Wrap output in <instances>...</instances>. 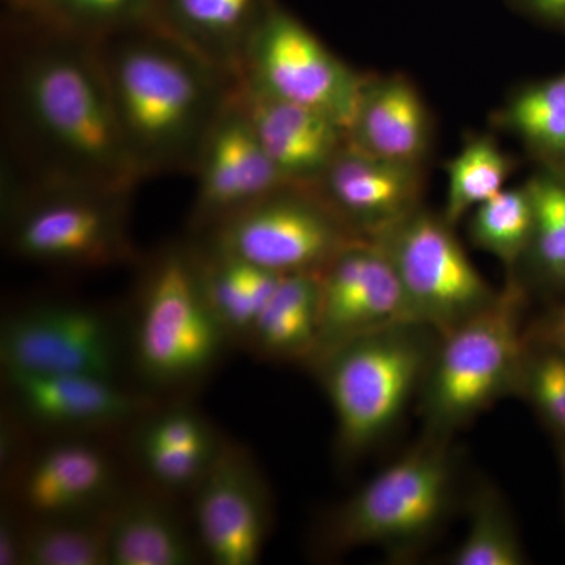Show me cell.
<instances>
[{"mask_svg": "<svg viewBox=\"0 0 565 565\" xmlns=\"http://www.w3.org/2000/svg\"><path fill=\"white\" fill-rule=\"evenodd\" d=\"M7 55V172L36 181L136 189L143 178L122 139L96 43L17 17Z\"/></svg>", "mask_w": 565, "mask_h": 565, "instance_id": "1", "label": "cell"}, {"mask_svg": "<svg viewBox=\"0 0 565 565\" xmlns=\"http://www.w3.org/2000/svg\"><path fill=\"white\" fill-rule=\"evenodd\" d=\"M96 50L122 139L141 178L192 174L237 79L150 22L99 41Z\"/></svg>", "mask_w": 565, "mask_h": 565, "instance_id": "2", "label": "cell"}, {"mask_svg": "<svg viewBox=\"0 0 565 565\" xmlns=\"http://www.w3.org/2000/svg\"><path fill=\"white\" fill-rule=\"evenodd\" d=\"M459 462L451 437L424 434L415 448L390 463L326 515L323 553L381 548L396 559L423 552L455 509Z\"/></svg>", "mask_w": 565, "mask_h": 565, "instance_id": "3", "label": "cell"}, {"mask_svg": "<svg viewBox=\"0 0 565 565\" xmlns=\"http://www.w3.org/2000/svg\"><path fill=\"white\" fill-rule=\"evenodd\" d=\"M232 338L212 310L193 244H170L151 256L137 289L129 355L154 392L203 381Z\"/></svg>", "mask_w": 565, "mask_h": 565, "instance_id": "4", "label": "cell"}, {"mask_svg": "<svg viewBox=\"0 0 565 565\" xmlns=\"http://www.w3.org/2000/svg\"><path fill=\"white\" fill-rule=\"evenodd\" d=\"M438 341L440 334L423 323H401L348 341L311 364L332 404L344 463L370 452L403 419Z\"/></svg>", "mask_w": 565, "mask_h": 565, "instance_id": "5", "label": "cell"}, {"mask_svg": "<svg viewBox=\"0 0 565 565\" xmlns=\"http://www.w3.org/2000/svg\"><path fill=\"white\" fill-rule=\"evenodd\" d=\"M131 189L25 180L7 172L2 210L7 244L43 266L99 269L134 258Z\"/></svg>", "mask_w": 565, "mask_h": 565, "instance_id": "6", "label": "cell"}, {"mask_svg": "<svg viewBox=\"0 0 565 565\" xmlns=\"http://www.w3.org/2000/svg\"><path fill=\"white\" fill-rule=\"evenodd\" d=\"M523 291L509 281L490 307L440 337L419 392L424 434L451 437L498 399L519 394L530 345Z\"/></svg>", "mask_w": 565, "mask_h": 565, "instance_id": "7", "label": "cell"}, {"mask_svg": "<svg viewBox=\"0 0 565 565\" xmlns=\"http://www.w3.org/2000/svg\"><path fill=\"white\" fill-rule=\"evenodd\" d=\"M371 241L392 262L416 321L440 337L500 296L468 258L444 215L419 207Z\"/></svg>", "mask_w": 565, "mask_h": 565, "instance_id": "8", "label": "cell"}, {"mask_svg": "<svg viewBox=\"0 0 565 565\" xmlns=\"http://www.w3.org/2000/svg\"><path fill=\"white\" fill-rule=\"evenodd\" d=\"M200 236L278 275L322 273L349 245L367 239L313 191L299 188L275 192Z\"/></svg>", "mask_w": 565, "mask_h": 565, "instance_id": "9", "label": "cell"}, {"mask_svg": "<svg viewBox=\"0 0 565 565\" xmlns=\"http://www.w3.org/2000/svg\"><path fill=\"white\" fill-rule=\"evenodd\" d=\"M363 77L277 0L237 79L264 95L321 111L348 131Z\"/></svg>", "mask_w": 565, "mask_h": 565, "instance_id": "10", "label": "cell"}, {"mask_svg": "<svg viewBox=\"0 0 565 565\" xmlns=\"http://www.w3.org/2000/svg\"><path fill=\"white\" fill-rule=\"evenodd\" d=\"M122 360L125 343L114 319L88 305H29L7 316L0 329L2 371L118 379Z\"/></svg>", "mask_w": 565, "mask_h": 565, "instance_id": "11", "label": "cell"}, {"mask_svg": "<svg viewBox=\"0 0 565 565\" xmlns=\"http://www.w3.org/2000/svg\"><path fill=\"white\" fill-rule=\"evenodd\" d=\"M192 493L193 525L204 557L215 565L258 564L273 525V508L250 452L223 440Z\"/></svg>", "mask_w": 565, "mask_h": 565, "instance_id": "12", "label": "cell"}, {"mask_svg": "<svg viewBox=\"0 0 565 565\" xmlns=\"http://www.w3.org/2000/svg\"><path fill=\"white\" fill-rule=\"evenodd\" d=\"M192 174L196 191L189 223L199 236L259 200L292 188L259 143L237 102L234 85L204 140Z\"/></svg>", "mask_w": 565, "mask_h": 565, "instance_id": "13", "label": "cell"}, {"mask_svg": "<svg viewBox=\"0 0 565 565\" xmlns=\"http://www.w3.org/2000/svg\"><path fill=\"white\" fill-rule=\"evenodd\" d=\"M401 323L419 322L392 262L374 241H356L321 273L318 344L308 364L348 341Z\"/></svg>", "mask_w": 565, "mask_h": 565, "instance_id": "14", "label": "cell"}, {"mask_svg": "<svg viewBox=\"0 0 565 565\" xmlns=\"http://www.w3.org/2000/svg\"><path fill=\"white\" fill-rule=\"evenodd\" d=\"M3 385L17 418L54 433L120 429L159 407L150 394L131 392L118 379L102 375L3 371Z\"/></svg>", "mask_w": 565, "mask_h": 565, "instance_id": "15", "label": "cell"}, {"mask_svg": "<svg viewBox=\"0 0 565 565\" xmlns=\"http://www.w3.org/2000/svg\"><path fill=\"white\" fill-rule=\"evenodd\" d=\"M17 467L11 493L28 519L90 514L121 497L114 457L92 441H55Z\"/></svg>", "mask_w": 565, "mask_h": 565, "instance_id": "16", "label": "cell"}, {"mask_svg": "<svg viewBox=\"0 0 565 565\" xmlns=\"http://www.w3.org/2000/svg\"><path fill=\"white\" fill-rule=\"evenodd\" d=\"M310 191L352 230L373 239L419 210L422 166L390 161L345 143Z\"/></svg>", "mask_w": 565, "mask_h": 565, "instance_id": "17", "label": "cell"}, {"mask_svg": "<svg viewBox=\"0 0 565 565\" xmlns=\"http://www.w3.org/2000/svg\"><path fill=\"white\" fill-rule=\"evenodd\" d=\"M259 143L292 188L311 189L348 143V131L321 111L281 102L234 82Z\"/></svg>", "mask_w": 565, "mask_h": 565, "instance_id": "18", "label": "cell"}, {"mask_svg": "<svg viewBox=\"0 0 565 565\" xmlns=\"http://www.w3.org/2000/svg\"><path fill=\"white\" fill-rule=\"evenodd\" d=\"M277 0H156L150 24L237 79L245 55Z\"/></svg>", "mask_w": 565, "mask_h": 565, "instance_id": "19", "label": "cell"}, {"mask_svg": "<svg viewBox=\"0 0 565 565\" xmlns=\"http://www.w3.org/2000/svg\"><path fill=\"white\" fill-rule=\"evenodd\" d=\"M430 132L429 110L411 79L401 74L363 77L349 145L390 161L422 166Z\"/></svg>", "mask_w": 565, "mask_h": 565, "instance_id": "20", "label": "cell"}, {"mask_svg": "<svg viewBox=\"0 0 565 565\" xmlns=\"http://www.w3.org/2000/svg\"><path fill=\"white\" fill-rule=\"evenodd\" d=\"M203 556L199 537L167 501L121 493L111 505L110 565H192Z\"/></svg>", "mask_w": 565, "mask_h": 565, "instance_id": "21", "label": "cell"}, {"mask_svg": "<svg viewBox=\"0 0 565 565\" xmlns=\"http://www.w3.org/2000/svg\"><path fill=\"white\" fill-rule=\"evenodd\" d=\"M319 316L321 273L281 275L245 345L266 359L310 363L318 344Z\"/></svg>", "mask_w": 565, "mask_h": 565, "instance_id": "22", "label": "cell"}, {"mask_svg": "<svg viewBox=\"0 0 565 565\" xmlns=\"http://www.w3.org/2000/svg\"><path fill=\"white\" fill-rule=\"evenodd\" d=\"M193 247L212 310L232 341L247 343L253 323L273 296L281 275L253 266L206 243H193Z\"/></svg>", "mask_w": 565, "mask_h": 565, "instance_id": "23", "label": "cell"}, {"mask_svg": "<svg viewBox=\"0 0 565 565\" xmlns=\"http://www.w3.org/2000/svg\"><path fill=\"white\" fill-rule=\"evenodd\" d=\"M111 505L90 514L28 519L21 565H110Z\"/></svg>", "mask_w": 565, "mask_h": 565, "instance_id": "24", "label": "cell"}, {"mask_svg": "<svg viewBox=\"0 0 565 565\" xmlns=\"http://www.w3.org/2000/svg\"><path fill=\"white\" fill-rule=\"evenodd\" d=\"M498 125L544 166L565 167V71L511 93Z\"/></svg>", "mask_w": 565, "mask_h": 565, "instance_id": "25", "label": "cell"}, {"mask_svg": "<svg viewBox=\"0 0 565 565\" xmlns=\"http://www.w3.org/2000/svg\"><path fill=\"white\" fill-rule=\"evenodd\" d=\"M156 0H33L14 17L71 39L99 43L151 21Z\"/></svg>", "mask_w": 565, "mask_h": 565, "instance_id": "26", "label": "cell"}, {"mask_svg": "<svg viewBox=\"0 0 565 565\" xmlns=\"http://www.w3.org/2000/svg\"><path fill=\"white\" fill-rule=\"evenodd\" d=\"M452 565H522L525 550L511 511L494 487L481 482L468 503L465 537L448 557Z\"/></svg>", "mask_w": 565, "mask_h": 565, "instance_id": "27", "label": "cell"}, {"mask_svg": "<svg viewBox=\"0 0 565 565\" xmlns=\"http://www.w3.org/2000/svg\"><path fill=\"white\" fill-rule=\"evenodd\" d=\"M512 172L508 152L489 136H475L446 166L448 189L444 217L455 226L465 215L505 189Z\"/></svg>", "mask_w": 565, "mask_h": 565, "instance_id": "28", "label": "cell"}, {"mask_svg": "<svg viewBox=\"0 0 565 565\" xmlns=\"http://www.w3.org/2000/svg\"><path fill=\"white\" fill-rule=\"evenodd\" d=\"M534 210L530 192L522 188H505L470 214L468 233L471 243L508 269L525 262L533 243Z\"/></svg>", "mask_w": 565, "mask_h": 565, "instance_id": "29", "label": "cell"}, {"mask_svg": "<svg viewBox=\"0 0 565 565\" xmlns=\"http://www.w3.org/2000/svg\"><path fill=\"white\" fill-rule=\"evenodd\" d=\"M525 185L534 210L526 259L545 286L565 289V167L544 166Z\"/></svg>", "mask_w": 565, "mask_h": 565, "instance_id": "30", "label": "cell"}, {"mask_svg": "<svg viewBox=\"0 0 565 565\" xmlns=\"http://www.w3.org/2000/svg\"><path fill=\"white\" fill-rule=\"evenodd\" d=\"M210 423L191 407L156 408L141 419L136 446L214 455L222 445Z\"/></svg>", "mask_w": 565, "mask_h": 565, "instance_id": "31", "label": "cell"}, {"mask_svg": "<svg viewBox=\"0 0 565 565\" xmlns=\"http://www.w3.org/2000/svg\"><path fill=\"white\" fill-rule=\"evenodd\" d=\"M519 396H525L565 441V352L530 348Z\"/></svg>", "mask_w": 565, "mask_h": 565, "instance_id": "32", "label": "cell"}, {"mask_svg": "<svg viewBox=\"0 0 565 565\" xmlns=\"http://www.w3.org/2000/svg\"><path fill=\"white\" fill-rule=\"evenodd\" d=\"M215 455L217 452L206 455V452L137 446V456L145 475L152 484L167 493L193 492L206 475Z\"/></svg>", "mask_w": 565, "mask_h": 565, "instance_id": "33", "label": "cell"}, {"mask_svg": "<svg viewBox=\"0 0 565 565\" xmlns=\"http://www.w3.org/2000/svg\"><path fill=\"white\" fill-rule=\"evenodd\" d=\"M530 348L565 352V303L526 327Z\"/></svg>", "mask_w": 565, "mask_h": 565, "instance_id": "34", "label": "cell"}, {"mask_svg": "<svg viewBox=\"0 0 565 565\" xmlns=\"http://www.w3.org/2000/svg\"><path fill=\"white\" fill-rule=\"evenodd\" d=\"M22 527L18 516L3 512L0 522V565H21Z\"/></svg>", "mask_w": 565, "mask_h": 565, "instance_id": "35", "label": "cell"}, {"mask_svg": "<svg viewBox=\"0 0 565 565\" xmlns=\"http://www.w3.org/2000/svg\"><path fill=\"white\" fill-rule=\"evenodd\" d=\"M523 10L539 20L565 31V0H515Z\"/></svg>", "mask_w": 565, "mask_h": 565, "instance_id": "36", "label": "cell"}, {"mask_svg": "<svg viewBox=\"0 0 565 565\" xmlns=\"http://www.w3.org/2000/svg\"><path fill=\"white\" fill-rule=\"evenodd\" d=\"M33 2V0H7L11 11L24 9L29 3Z\"/></svg>", "mask_w": 565, "mask_h": 565, "instance_id": "37", "label": "cell"}, {"mask_svg": "<svg viewBox=\"0 0 565 565\" xmlns=\"http://www.w3.org/2000/svg\"><path fill=\"white\" fill-rule=\"evenodd\" d=\"M561 465H563V476L565 484V441H561Z\"/></svg>", "mask_w": 565, "mask_h": 565, "instance_id": "38", "label": "cell"}]
</instances>
